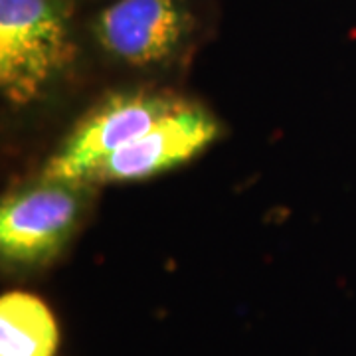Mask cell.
I'll return each mask as SVG.
<instances>
[{
	"label": "cell",
	"instance_id": "6da1fadb",
	"mask_svg": "<svg viewBox=\"0 0 356 356\" xmlns=\"http://www.w3.org/2000/svg\"><path fill=\"white\" fill-rule=\"evenodd\" d=\"M86 0H0V93L13 109L50 99L86 51Z\"/></svg>",
	"mask_w": 356,
	"mask_h": 356
},
{
	"label": "cell",
	"instance_id": "7a4b0ae2",
	"mask_svg": "<svg viewBox=\"0 0 356 356\" xmlns=\"http://www.w3.org/2000/svg\"><path fill=\"white\" fill-rule=\"evenodd\" d=\"M206 28V0H103L83 18L86 50L139 76L182 70Z\"/></svg>",
	"mask_w": 356,
	"mask_h": 356
},
{
	"label": "cell",
	"instance_id": "277c9868",
	"mask_svg": "<svg viewBox=\"0 0 356 356\" xmlns=\"http://www.w3.org/2000/svg\"><path fill=\"white\" fill-rule=\"evenodd\" d=\"M184 97L159 88H129L107 93L79 117L42 166V175L88 180L105 159L139 139Z\"/></svg>",
	"mask_w": 356,
	"mask_h": 356
},
{
	"label": "cell",
	"instance_id": "8992f818",
	"mask_svg": "<svg viewBox=\"0 0 356 356\" xmlns=\"http://www.w3.org/2000/svg\"><path fill=\"white\" fill-rule=\"evenodd\" d=\"M60 329L40 297L8 291L0 299V356H56Z\"/></svg>",
	"mask_w": 356,
	"mask_h": 356
},
{
	"label": "cell",
	"instance_id": "52a82bcc",
	"mask_svg": "<svg viewBox=\"0 0 356 356\" xmlns=\"http://www.w3.org/2000/svg\"><path fill=\"white\" fill-rule=\"evenodd\" d=\"M99 2H103V0H99Z\"/></svg>",
	"mask_w": 356,
	"mask_h": 356
},
{
	"label": "cell",
	"instance_id": "5b68a950",
	"mask_svg": "<svg viewBox=\"0 0 356 356\" xmlns=\"http://www.w3.org/2000/svg\"><path fill=\"white\" fill-rule=\"evenodd\" d=\"M218 137L216 115L202 103L182 99L139 139L105 159L88 180L97 186L143 182L191 163Z\"/></svg>",
	"mask_w": 356,
	"mask_h": 356
},
{
	"label": "cell",
	"instance_id": "3957f363",
	"mask_svg": "<svg viewBox=\"0 0 356 356\" xmlns=\"http://www.w3.org/2000/svg\"><path fill=\"white\" fill-rule=\"evenodd\" d=\"M89 180L38 172L8 192L0 204V261L10 273L50 267L76 238L97 196Z\"/></svg>",
	"mask_w": 356,
	"mask_h": 356
}]
</instances>
